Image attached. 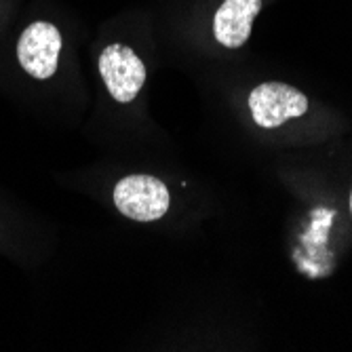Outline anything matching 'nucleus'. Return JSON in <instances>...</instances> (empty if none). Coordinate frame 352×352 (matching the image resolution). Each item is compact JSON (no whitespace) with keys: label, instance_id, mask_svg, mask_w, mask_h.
Listing matches in <instances>:
<instances>
[{"label":"nucleus","instance_id":"3","mask_svg":"<svg viewBox=\"0 0 352 352\" xmlns=\"http://www.w3.org/2000/svg\"><path fill=\"white\" fill-rule=\"evenodd\" d=\"M100 74L118 104H129L138 98L146 82V66L126 45H108L100 55Z\"/></svg>","mask_w":352,"mask_h":352},{"label":"nucleus","instance_id":"1","mask_svg":"<svg viewBox=\"0 0 352 352\" xmlns=\"http://www.w3.org/2000/svg\"><path fill=\"white\" fill-rule=\"evenodd\" d=\"M118 213L135 221L161 219L171 205L167 186L152 175H126L114 188Z\"/></svg>","mask_w":352,"mask_h":352},{"label":"nucleus","instance_id":"2","mask_svg":"<svg viewBox=\"0 0 352 352\" xmlns=\"http://www.w3.org/2000/svg\"><path fill=\"white\" fill-rule=\"evenodd\" d=\"M249 110L262 129H276L289 118H300L308 112V98L292 85L262 82L249 93Z\"/></svg>","mask_w":352,"mask_h":352},{"label":"nucleus","instance_id":"5","mask_svg":"<svg viewBox=\"0 0 352 352\" xmlns=\"http://www.w3.org/2000/svg\"><path fill=\"white\" fill-rule=\"evenodd\" d=\"M262 11V0H223L213 17V36L228 49L243 47L253 30V19Z\"/></svg>","mask_w":352,"mask_h":352},{"label":"nucleus","instance_id":"6","mask_svg":"<svg viewBox=\"0 0 352 352\" xmlns=\"http://www.w3.org/2000/svg\"><path fill=\"white\" fill-rule=\"evenodd\" d=\"M350 213H352V192H350Z\"/></svg>","mask_w":352,"mask_h":352},{"label":"nucleus","instance_id":"4","mask_svg":"<svg viewBox=\"0 0 352 352\" xmlns=\"http://www.w3.org/2000/svg\"><path fill=\"white\" fill-rule=\"evenodd\" d=\"M61 51V34L49 21L30 23L17 43V59L21 68L38 80H47L57 72Z\"/></svg>","mask_w":352,"mask_h":352}]
</instances>
